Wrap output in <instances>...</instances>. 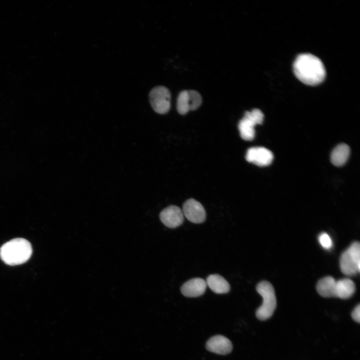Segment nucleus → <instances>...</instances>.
Returning a JSON list of instances; mask_svg holds the SVG:
<instances>
[{"label":"nucleus","mask_w":360,"mask_h":360,"mask_svg":"<svg viewBox=\"0 0 360 360\" xmlns=\"http://www.w3.org/2000/svg\"><path fill=\"white\" fill-rule=\"evenodd\" d=\"M320 245L326 249H330L332 246V241L330 236L326 232L321 233L318 238Z\"/></svg>","instance_id":"17"},{"label":"nucleus","mask_w":360,"mask_h":360,"mask_svg":"<svg viewBox=\"0 0 360 360\" xmlns=\"http://www.w3.org/2000/svg\"><path fill=\"white\" fill-rule=\"evenodd\" d=\"M161 222L166 227L176 228L184 222L182 210L176 206H170L164 208L160 214Z\"/></svg>","instance_id":"10"},{"label":"nucleus","mask_w":360,"mask_h":360,"mask_svg":"<svg viewBox=\"0 0 360 360\" xmlns=\"http://www.w3.org/2000/svg\"><path fill=\"white\" fill-rule=\"evenodd\" d=\"M256 290L262 298V304L257 309L256 316L258 320H266L272 315L276 306L274 290L272 284L267 281L259 282Z\"/></svg>","instance_id":"3"},{"label":"nucleus","mask_w":360,"mask_h":360,"mask_svg":"<svg viewBox=\"0 0 360 360\" xmlns=\"http://www.w3.org/2000/svg\"><path fill=\"white\" fill-rule=\"evenodd\" d=\"M296 76L304 84L316 86L324 79L326 70L322 62L310 54H299L293 64Z\"/></svg>","instance_id":"1"},{"label":"nucleus","mask_w":360,"mask_h":360,"mask_svg":"<svg viewBox=\"0 0 360 360\" xmlns=\"http://www.w3.org/2000/svg\"><path fill=\"white\" fill-rule=\"evenodd\" d=\"M264 117L263 113L258 108L246 112L238 124L241 138L246 140H252L255 136L254 127L262 124Z\"/></svg>","instance_id":"5"},{"label":"nucleus","mask_w":360,"mask_h":360,"mask_svg":"<svg viewBox=\"0 0 360 360\" xmlns=\"http://www.w3.org/2000/svg\"><path fill=\"white\" fill-rule=\"evenodd\" d=\"M356 290L354 283L348 278L336 280L334 288V297L346 299L350 297Z\"/></svg>","instance_id":"14"},{"label":"nucleus","mask_w":360,"mask_h":360,"mask_svg":"<svg viewBox=\"0 0 360 360\" xmlns=\"http://www.w3.org/2000/svg\"><path fill=\"white\" fill-rule=\"evenodd\" d=\"M182 211L189 221L194 224L204 222L206 218V212L202 205L194 198L186 200L183 204Z\"/></svg>","instance_id":"8"},{"label":"nucleus","mask_w":360,"mask_h":360,"mask_svg":"<svg viewBox=\"0 0 360 360\" xmlns=\"http://www.w3.org/2000/svg\"><path fill=\"white\" fill-rule=\"evenodd\" d=\"M274 156L268 149L260 146L248 149L246 154V160L260 166H267L271 164Z\"/></svg>","instance_id":"9"},{"label":"nucleus","mask_w":360,"mask_h":360,"mask_svg":"<svg viewBox=\"0 0 360 360\" xmlns=\"http://www.w3.org/2000/svg\"><path fill=\"white\" fill-rule=\"evenodd\" d=\"M352 316L354 320L358 322H360V305L358 304L352 312Z\"/></svg>","instance_id":"18"},{"label":"nucleus","mask_w":360,"mask_h":360,"mask_svg":"<svg viewBox=\"0 0 360 360\" xmlns=\"http://www.w3.org/2000/svg\"><path fill=\"white\" fill-rule=\"evenodd\" d=\"M32 247L28 241L23 238H16L1 246L0 257L6 264L16 266L28 261L32 256Z\"/></svg>","instance_id":"2"},{"label":"nucleus","mask_w":360,"mask_h":360,"mask_svg":"<svg viewBox=\"0 0 360 360\" xmlns=\"http://www.w3.org/2000/svg\"><path fill=\"white\" fill-rule=\"evenodd\" d=\"M202 102L200 94L194 90H184L180 92L177 99V110L180 114L197 109Z\"/></svg>","instance_id":"7"},{"label":"nucleus","mask_w":360,"mask_h":360,"mask_svg":"<svg viewBox=\"0 0 360 360\" xmlns=\"http://www.w3.org/2000/svg\"><path fill=\"white\" fill-rule=\"evenodd\" d=\"M149 99L153 110L160 114L167 113L170 108V93L165 86L154 88L149 94Z\"/></svg>","instance_id":"6"},{"label":"nucleus","mask_w":360,"mask_h":360,"mask_svg":"<svg viewBox=\"0 0 360 360\" xmlns=\"http://www.w3.org/2000/svg\"><path fill=\"white\" fill-rule=\"evenodd\" d=\"M342 272L346 276L354 275L360 270V244L354 242L342 254L340 258Z\"/></svg>","instance_id":"4"},{"label":"nucleus","mask_w":360,"mask_h":360,"mask_svg":"<svg viewBox=\"0 0 360 360\" xmlns=\"http://www.w3.org/2000/svg\"><path fill=\"white\" fill-rule=\"evenodd\" d=\"M206 286V280L200 278H196L184 282L181 286L180 291L185 296L195 298L202 295Z\"/></svg>","instance_id":"12"},{"label":"nucleus","mask_w":360,"mask_h":360,"mask_svg":"<svg viewBox=\"0 0 360 360\" xmlns=\"http://www.w3.org/2000/svg\"><path fill=\"white\" fill-rule=\"evenodd\" d=\"M206 282L209 288L217 294H226L230 290L228 282L220 274H210L207 277Z\"/></svg>","instance_id":"13"},{"label":"nucleus","mask_w":360,"mask_h":360,"mask_svg":"<svg viewBox=\"0 0 360 360\" xmlns=\"http://www.w3.org/2000/svg\"><path fill=\"white\" fill-rule=\"evenodd\" d=\"M206 346L210 352L222 355L230 353L232 350L231 342L222 335H216L210 338L207 341Z\"/></svg>","instance_id":"11"},{"label":"nucleus","mask_w":360,"mask_h":360,"mask_svg":"<svg viewBox=\"0 0 360 360\" xmlns=\"http://www.w3.org/2000/svg\"><path fill=\"white\" fill-rule=\"evenodd\" d=\"M350 153V148L347 144H340L332 150L331 153V162L336 166H342L347 161Z\"/></svg>","instance_id":"15"},{"label":"nucleus","mask_w":360,"mask_h":360,"mask_svg":"<svg viewBox=\"0 0 360 360\" xmlns=\"http://www.w3.org/2000/svg\"><path fill=\"white\" fill-rule=\"evenodd\" d=\"M336 282V280L332 277L326 276L318 282L316 290L318 293L323 297H334Z\"/></svg>","instance_id":"16"}]
</instances>
